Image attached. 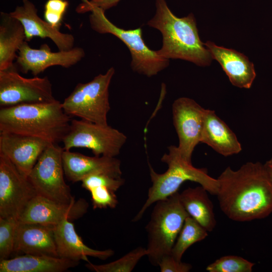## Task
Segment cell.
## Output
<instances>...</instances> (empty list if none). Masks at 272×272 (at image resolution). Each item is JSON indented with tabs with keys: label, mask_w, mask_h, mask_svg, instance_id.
I'll return each mask as SVG.
<instances>
[{
	"label": "cell",
	"mask_w": 272,
	"mask_h": 272,
	"mask_svg": "<svg viewBox=\"0 0 272 272\" xmlns=\"http://www.w3.org/2000/svg\"><path fill=\"white\" fill-rule=\"evenodd\" d=\"M217 179L220 207L230 219L248 222L272 213V181L264 164L249 162L237 170L229 166Z\"/></svg>",
	"instance_id": "6da1fadb"
},
{
	"label": "cell",
	"mask_w": 272,
	"mask_h": 272,
	"mask_svg": "<svg viewBox=\"0 0 272 272\" xmlns=\"http://www.w3.org/2000/svg\"><path fill=\"white\" fill-rule=\"evenodd\" d=\"M155 6V14L147 25L162 34V45L157 53L168 59H181L198 66L209 65L212 57L200 40L193 15L176 17L165 0H156Z\"/></svg>",
	"instance_id": "7a4b0ae2"
},
{
	"label": "cell",
	"mask_w": 272,
	"mask_h": 272,
	"mask_svg": "<svg viewBox=\"0 0 272 272\" xmlns=\"http://www.w3.org/2000/svg\"><path fill=\"white\" fill-rule=\"evenodd\" d=\"M71 120L57 100L1 107L0 132L36 137L57 144L67 133Z\"/></svg>",
	"instance_id": "3957f363"
},
{
	"label": "cell",
	"mask_w": 272,
	"mask_h": 272,
	"mask_svg": "<svg viewBox=\"0 0 272 272\" xmlns=\"http://www.w3.org/2000/svg\"><path fill=\"white\" fill-rule=\"evenodd\" d=\"M168 150V153L164 154L161 159L168 166L165 172H156L149 163L152 185L148 190L145 202L133 218V222L140 220L152 204L177 192L180 186L187 181L196 182L209 193L217 195L219 188L218 179L210 176L207 169L195 168L192 163L184 160L177 146H170Z\"/></svg>",
	"instance_id": "277c9868"
},
{
	"label": "cell",
	"mask_w": 272,
	"mask_h": 272,
	"mask_svg": "<svg viewBox=\"0 0 272 272\" xmlns=\"http://www.w3.org/2000/svg\"><path fill=\"white\" fill-rule=\"evenodd\" d=\"M146 226L147 255L158 266L161 259L171 254L186 218L189 215L181 204L178 191L156 201Z\"/></svg>",
	"instance_id": "5b68a950"
},
{
	"label": "cell",
	"mask_w": 272,
	"mask_h": 272,
	"mask_svg": "<svg viewBox=\"0 0 272 272\" xmlns=\"http://www.w3.org/2000/svg\"><path fill=\"white\" fill-rule=\"evenodd\" d=\"M90 12L89 23L94 31L100 34H111L122 41L128 48L131 57L130 66L133 71L151 77L168 66L169 59L162 57L156 51L146 45L141 27L125 30L110 21L103 10L94 8Z\"/></svg>",
	"instance_id": "8992f818"
},
{
	"label": "cell",
	"mask_w": 272,
	"mask_h": 272,
	"mask_svg": "<svg viewBox=\"0 0 272 272\" xmlns=\"http://www.w3.org/2000/svg\"><path fill=\"white\" fill-rule=\"evenodd\" d=\"M114 73L115 70L111 67L89 82L78 83L61 103L65 113L93 123L108 125L107 114L110 109L109 87Z\"/></svg>",
	"instance_id": "52a82bcc"
},
{
	"label": "cell",
	"mask_w": 272,
	"mask_h": 272,
	"mask_svg": "<svg viewBox=\"0 0 272 272\" xmlns=\"http://www.w3.org/2000/svg\"><path fill=\"white\" fill-rule=\"evenodd\" d=\"M126 140L123 133L108 124L72 119L70 129L62 142L64 150L87 148L96 156L115 157L119 154Z\"/></svg>",
	"instance_id": "ba28073f"
},
{
	"label": "cell",
	"mask_w": 272,
	"mask_h": 272,
	"mask_svg": "<svg viewBox=\"0 0 272 272\" xmlns=\"http://www.w3.org/2000/svg\"><path fill=\"white\" fill-rule=\"evenodd\" d=\"M63 148L50 144L42 153L28 179L38 195L56 202L70 203L75 198L64 179Z\"/></svg>",
	"instance_id": "9c48e42d"
},
{
	"label": "cell",
	"mask_w": 272,
	"mask_h": 272,
	"mask_svg": "<svg viewBox=\"0 0 272 272\" xmlns=\"http://www.w3.org/2000/svg\"><path fill=\"white\" fill-rule=\"evenodd\" d=\"M47 77H23L14 66L0 71V106L6 107L23 104L42 103L56 100Z\"/></svg>",
	"instance_id": "30bf717a"
},
{
	"label": "cell",
	"mask_w": 272,
	"mask_h": 272,
	"mask_svg": "<svg viewBox=\"0 0 272 272\" xmlns=\"http://www.w3.org/2000/svg\"><path fill=\"white\" fill-rule=\"evenodd\" d=\"M37 195L28 178L0 153V217L19 219L30 201Z\"/></svg>",
	"instance_id": "8fae6325"
},
{
	"label": "cell",
	"mask_w": 272,
	"mask_h": 272,
	"mask_svg": "<svg viewBox=\"0 0 272 272\" xmlns=\"http://www.w3.org/2000/svg\"><path fill=\"white\" fill-rule=\"evenodd\" d=\"M206 109L194 100L180 97L172 105L173 124L178 135V150L181 157L191 163L195 147L201 143Z\"/></svg>",
	"instance_id": "7c38bea8"
},
{
	"label": "cell",
	"mask_w": 272,
	"mask_h": 272,
	"mask_svg": "<svg viewBox=\"0 0 272 272\" xmlns=\"http://www.w3.org/2000/svg\"><path fill=\"white\" fill-rule=\"evenodd\" d=\"M88 208L89 203L84 198L64 203L37 195L30 201L18 220L20 223L54 226L64 220L72 221L82 218Z\"/></svg>",
	"instance_id": "4fadbf2b"
},
{
	"label": "cell",
	"mask_w": 272,
	"mask_h": 272,
	"mask_svg": "<svg viewBox=\"0 0 272 272\" xmlns=\"http://www.w3.org/2000/svg\"><path fill=\"white\" fill-rule=\"evenodd\" d=\"M85 55L84 50L79 47L52 52L47 44L36 49L31 47L25 41L18 52L16 63L22 73L31 72L37 76L52 66L70 67L80 61Z\"/></svg>",
	"instance_id": "5bb4252c"
},
{
	"label": "cell",
	"mask_w": 272,
	"mask_h": 272,
	"mask_svg": "<svg viewBox=\"0 0 272 272\" xmlns=\"http://www.w3.org/2000/svg\"><path fill=\"white\" fill-rule=\"evenodd\" d=\"M50 144L52 143L36 137L0 132V153L26 177Z\"/></svg>",
	"instance_id": "9a60e30c"
},
{
	"label": "cell",
	"mask_w": 272,
	"mask_h": 272,
	"mask_svg": "<svg viewBox=\"0 0 272 272\" xmlns=\"http://www.w3.org/2000/svg\"><path fill=\"white\" fill-rule=\"evenodd\" d=\"M10 14L23 26L26 41L38 37L50 39L59 50H68L74 47V36L61 32L59 28L54 27L42 19L37 14L35 6L29 0H22V5L17 6Z\"/></svg>",
	"instance_id": "2e32d148"
},
{
	"label": "cell",
	"mask_w": 272,
	"mask_h": 272,
	"mask_svg": "<svg viewBox=\"0 0 272 272\" xmlns=\"http://www.w3.org/2000/svg\"><path fill=\"white\" fill-rule=\"evenodd\" d=\"M62 160L64 175L73 182L81 181L93 174H106L121 176V162L115 157H90L79 153L64 150Z\"/></svg>",
	"instance_id": "e0dca14e"
},
{
	"label": "cell",
	"mask_w": 272,
	"mask_h": 272,
	"mask_svg": "<svg viewBox=\"0 0 272 272\" xmlns=\"http://www.w3.org/2000/svg\"><path fill=\"white\" fill-rule=\"evenodd\" d=\"M14 252L24 254L58 257L54 240L53 226L19 221Z\"/></svg>",
	"instance_id": "ac0fdd59"
},
{
	"label": "cell",
	"mask_w": 272,
	"mask_h": 272,
	"mask_svg": "<svg viewBox=\"0 0 272 272\" xmlns=\"http://www.w3.org/2000/svg\"><path fill=\"white\" fill-rule=\"evenodd\" d=\"M53 233L57 253L59 257L88 262V256L106 260L114 253L110 249L99 250L85 245L77 233L71 221L64 220L54 225Z\"/></svg>",
	"instance_id": "d6986e66"
},
{
	"label": "cell",
	"mask_w": 272,
	"mask_h": 272,
	"mask_svg": "<svg viewBox=\"0 0 272 272\" xmlns=\"http://www.w3.org/2000/svg\"><path fill=\"white\" fill-rule=\"evenodd\" d=\"M204 44L212 58L220 64L233 85L240 88L251 87L256 73L253 63L246 56L234 49L217 46L211 41Z\"/></svg>",
	"instance_id": "ffe728a7"
},
{
	"label": "cell",
	"mask_w": 272,
	"mask_h": 272,
	"mask_svg": "<svg viewBox=\"0 0 272 272\" xmlns=\"http://www.w3.org/2000/svg\"><path fill=\"white\" fill-rule=\"evenodd\" d=\"M201 143L227 157L238 154L242 147L236 134L214 110L206 109Z\"/></svg>",
	"instance_id": "44dd1931"
},
{
	"label": "cell",
	"mask_w": 272,
	"mask_h": 272,
	"mask_svg": "<svg viewBox=\"0 0 272 272\" xmlns=\"http://www.w3.org/2000/svg\"><path fill=\"white\" fill-rule=\"evenodd\" d=\"M79 262L59 257L26 254L0 260V272H62L77 266Z\"/></svg>",
	"instance_id": "7402d4cb"
},
{
	"label": "cell",
	"mask_w": 272,
	"mask_h": 272,
	"mask_svg": "<svg viewBox=\"0 0 272 272\" xmlns=\"http://www.w3.org/2000/svg\"><path fill=\"white\" fill-rule=\"evenodd\" d=\"M26 41L24 28L21 23L10 13L0 14V71L15 65L18 52Z\"/></svg>",
	"instance_id": "603a6c76"
},
{
	"label": "cell",
	"mask_w": 272,
	"mask_h": 272,
	"mask_svg": "<svg viewBox=\"0 0 272 272\" xmlns=\"http://www.w3.org/2000/svg\"><path fill=\"white\" fill-rule=\"evenodd\" d=\"M124 181L121 176L97 174L83 179L82 186L91 193L94 209H114L118 202L115 193Z\"/></svg>",
	"instance_id": "cb8c5ba5"
},
{
	"label": "cell",
	"mask_w": 272,
	"mask_h": 272,
	"mask_svg": "<svg viewBox=\"0 0 272 272\" xmlns=\"http://www.w3.org/2000/svg\"><path fill=\"white\" fill-rule=\"evenodd\" d=\"M208 191L202 186L188 187L179 193L180 200L189 216L196 221L208 232L216 225L214 206Z\"/></svg>",
	"instance_id": "d4e9b609"
},
{
	"label": "cell",
	"mask_w": 272,
	"mask_h": 272,
	"mask_svg": "<svg viewBox=\"0 0 272 272\" xmlns=\"http://www.w3.org/2000/svg\"><path fill=\"white\" fill-rule=\"evenodd\" d=\"M208 232L194 219L188 216L172 248L171 255L181 261L186 250L193 244L205 239L208 235Z\"/></svg>",
	"instance_id": "484cf974"
},
{
	"label": "cell",
	"mask_w": 272,
	"mask_h": 272,
	"mask_svg": "<svg viewBox=\"0 0 272 272\" xmlns=\"http://www.w3.org/2000/svg\"><path fill=\"white\" fill-rule=\"evenodd\" d=\"M146 255V248L139 246L111 262L97 265L88 261L85 266L96 272H130L142 257Z\"/></svg>",
	"instance_id": "4316f807"
},
{
	"label": "cell",
	"mask_w": 272,
	"mask_h": 272,
	"mask_svg": "<svg viewBox=\"0 0 272 272\" xmlns=\"http://www.w3.org/2000/svg\"><path fill=\"white\" fill-rule=\"evenodd\" d=\"M255 263L238 256H222L206 267L209 272H251Z\"/></svg>",
	"instance_id": "83f0119b"
},
{
	"label": "cell",
	"mask_w": 272,
	"mask_h": 272,
	"mask_svg": "<svg viewBox=\"0 0 272 272\" xmlns=\"http://www.w3.org/2000/svg\"><path fill=\"white\" fill-rule=\"evenodd\" d=\"M17 218L0 217V260L9 258L14 252Z\"/></svg>",
	"instance_id": "f1b7e54d"
},
{
	"label": "cell",
	"mask_w": 272,
	"mask_h": 272,
	"mask_svg": "<svg viewBox=\"0 0 272 272\" xmlns=\"http://www.w3.org/2000/svg\"><path fill=\"white\" fill-rule=\"evenodd\" d=\"M69 6L66 0H47L44 5V20L54 27H60Z\"/></svg>",
	"instance_id": "f546056e"
},
{
	"label": "cell",
	"mask_w": 272,
	"mask_h": 272,
	"mask_svg": "<svg viewBox=\"0 0 272 272\" xmlns=\"http://www.w3.org/2000/svg\"><path fill=\"white\" fill-rule=\"evenodd\" d=\"M161 272H188L192 265L176 259L171 254L164 256L158 264Z\"/></svg>",
	"instance_id": "4dcf8cb0"
},
{
	"label": "cell",
	"mask_w": 272,
	"mask_h": 272,
	"mask_svg": "<svg viewBox=\"0 0 272 272\" xmlns=\"http://www.w3.org/2000/svg\"><path fill=\"white\" fill-rule=\"evenodd\" d=\"M121 0H83L76 11L78 13L84 14L91 12L94 8H100L104 12L116 6Z\"/></svg>",
	"instance_id": "1f68e13d"
},
{
	"label": "cell",
	"mask_w": 272,
	"mask_h": 272,
	"mask_svg": "<svg viewBox=\"0 0 272 272\" xmlns=\"http://www.w3.org/2000/svg\"><path fill=\"white\" fill-rule=\"evenodd\" d=\"M264 165L272 181V158L267 161Z\"/></svg>",
	"instance_id": "d6a6232c"
}]
</instances>
